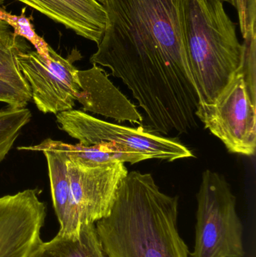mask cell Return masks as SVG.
<instances>
[{
  "instance_id": "6da1fadb",
  "label": "cell",
  "mask_w": 256,
  "mask_h": 257,
  "mask_svg": "<svg viewBox=\"0 0 256 257\" xmlns=\"http://www.w3.org/2000/svg\"><path fill=\"white\" fill-rule=\"evenodd\" d=\"M103 6L108 24L90 63L127 86L152 131L180 135L198 127L183 0H105Z\"/></svg>"
},
{
  "instance_id": "7a4b0ae2",
  "label": "cell",
  "mask_w": 256,
  "mask_h": 257,
  "mask_svg": "<svg viewBox=\"0 0 256 257\" xmlns=\"http://www.w3.org/2000/svg\"><path fill=\"white\" fill-rule=\"evenodd\" d=\"M179 196L161 191L151 174L128 172L109 214L96 222L108 257H189L178 229Z\"/></svg>"
},
{
  "instance_id": "3957f363",
  "label": "cell",
  "mask_w": 256,
  "mask_h": 257,
  "mask_svg": "<svg viewBox=\"0 0 256 257\" xmlns=\"http://www.w3.org/2000/svg\"><path fill=\"white\" fill-rule=\"evenodd\" d=\"M234 0H183L186 52L198 105H211L228 84L243 54L236 25L224 3Z\"/></svg>"
},
{
  "instance_id": "277c9868",
  "label": "cell",
  "mask_w": 256,
  "mask_h": 257,
  "mask_svg": "<svg viewBox=\"0 0 256 257\" xmlns=\"http://www.w3.org/2000/svg\"><path fill=\"white\" fill-rule=\"evenodd\" d=\"M241 61L211 105H198L197 118L230 153L254 156L256 149L255 25L243 37Z\"/></svg>"
},
{
  "instance_id": "5b68a950",
  "label": "cell",
  "mask_w": 256,
  "mask_h": 257,
  "mask_svg": "<svg viewBox=\"0 0 256 257\" xmlns=\"http://www.w3.org/2000/svg\"><path fill=\"white\" fill-rule=\"evenodd\" d=\"M196 199L195 243L189 257H244L243 225L225 178L204 171Z\"/></svg>"
},
{
  "instance_id": "8992f818",
  "label": "cell",
  "mask_w": 256,
  "mask_h": 257,
  "mask_svg": "<svg viewBox=\"0 0 256 257\" xmlns=\"http://www.w3.org/2000/svg\"><path fill=\"white\" fill-rule=\"evenodd\" d=\"M60 127L85 146L112 143L149 160L173 162L195 157L177 139L165 137L143 126L129 127L93 117L83 111L69 110L57 114Z\"/></svg>"
},
{
  "instance_id": "52a82bcc",
  "label": "cell",
  "mask_w": 256,
  "mask_h": 257,
  "mask_svg": "<svg viewBox=\"0 0 256 257\" xmlns=\"http://www.w3.org/2000/svg\"><path fill=\"white\" fill-rule=\"evenodd\" d=\"M79 54L73 52L70 58L66 59L50 46L48 59L33 51L17 55L20 72L30 85L32 99L44 114L73 109L80 88L78 69L73 62Z\"/></svg>"
},
{
  "instance_id": "ba28073f",
  "label": "cell",
  "mask_w": 256,
  "mask_h": 257,
  "mask_svg": "<svg viewBox=\"0 0 256 257\" xmlns=\"http://www.w3.org/2000/svg\"><path fill=\"white\" fill-rule=\"evenodd\" d=\"M73 238L84 225L96 223L109 214L117 190L128 174L125 163L87 167L68 157Z\"/></svg>"
},
{
  "instance_id": "9c48e42d",
  "label": "cell",
  "mask_w": 256,
  "mask_h": 257,
  "mask_svg": "<svg viewBox=\"0 0 256 257\" xmlns=\"http://www.w3.org/2000/svg\"><path fill=\"white\" fill-rule=\"evenodd\" d=\"M46 214L36 189L0 197V257H30L42 241Z\"/></svg>"
},
{
  "instance_id": "30bf717a",
  "label": "cell",
  "mask_w": 256,
  "mask_h": 257,
  "mask_svg": "<svg viewBox=\"0 0 256 257\" xmlns=\"http://www.w3.org/2000/svg\"><path fill=\"white\" fill-rule=\"evenodd\" d=\"M93 65L91 69L77 72L80 88L76 101L83 105L84 112L142 126L144 119L136 106L114 85L102 68Z\"/></svg>"
},
{
  "instance_id": "8fae6325",
  "label": "cell",
  "mask_w": 256,
  "mask_h": 257,
  "mask_svg": "<svg viewBox=\"0 0 256 257\" xmlns=\"http://www.w3.org/2000/svg\"><path fill=\"white\" fill-rule=\"evenodd\" d=\"M99 45L108 18L97 0H16Z\"/></svg>"
},
{
  "instance_id": "7c38bea8",
  "label": "cell",
  "mask_w": 256,
  "mask_h": 257,
  "mask_svg": "<svg viewBox=\"0 0 256 257\" xmlns=\"http://www.w3.org/2000/svg\"><path fill=\"white\" fill-rule=\"evenodd\" d=\"M18 149L40 152L45 150L61 151L66 154L71 161L87 167H97L116 162L134 165L149 160L148 157L143 154L131 152L123 147L112 143H100L85 146L80 143L71 145L61 141L47 139L39 145L19 147Z\"/></svg>"
},
{
  "instance_id": "4fadbf2b",
  "label": "cell",
  "mask_w": 256,
  "mask_h": 257,
  "mask_svg": "<svg viewBox=\"0 0 256 257\" xmlns=\"http://www.w3.org/2000/svg\"><path fill=\"white\" fill-rule=\"evenodd\" d=\"M48 162L51 196L60 224L58 235L73 238L68 157L61 151H42Z\"/></svg>"
},
{
  "instance_id": "5bb4252c",
  "label": "cell",
  "mask_w": 256,
  "mask_h": 257,
  "mask_svg": "<svg viewBox=\"0 0 256 257\" xmlns=\"http://www.w3.org/2000/svg\"><path fill=\"white\" fill-rule=\"evenodd\" d=\"M30 257H108L98 235L96 224L84 225L75 238L57 234L48 241H41Z\"/></svg>"
},
{
  "instance_id": "9a60e30c",
  "label": "cell",
  "mask_w": 256,
  "mask_h": 257,
  "mask_svg": "<svg viewBox=\"0 0 256 257\" xmlns=\"http://www.w3.org/2000/svg\"><path fill=\"white\" fill-rule=\"evenodd\" d=\"M27 51L29 46L24 39L15 36L12 27L0 20V78L31 96L30 85L20 72L16 60L18 54Z\"/></svg>"
},
{
  "instance_id": "2e32d148",
  "label": "cell",
  "mask_w": 256,
  "mask_h": 257,
  "mask_svg": "<svg viewBox=\"0 0 256 257\" xmlns=\"http://www.w3.org/2000/svg\"><path fill=\"white\" fill-rule=\"evenodd\" d=\"M32 113L27 108L8 106L0 110V163L13 147L23 127L31 120Z\"/></svg>"
},
{
  "instance_id": "e0dca14e",
  "label": "cell",
  "mask_w": 256,
  "mask_h": 257,
  "mask_svg": "<svg viewBox=\"0 0 256 257\" xmlns=\"http://www.w3.org/2000/svg\"><path fill=\"white\" fill-rule=\"evenodd\" d=\"M26 11L27 7H24L21 15H16L7 12L5 8L0 7V20L7 23L12 27L15 36L28 40L36 48L38 54L48 59L50 45L43 38L36 33L31 22L33 18L32 16L27 17Z\"/></svg>"
},
{
  "instance_id": "ac0fdd59",
  "label": "cell",
  "mask_w": 256,
  "mask_h": 257,
  "mask_svg": "<svg viewBox=\"0 0 256 257\" xmlns=\"http://www.w3.org/2000/svg\"><path fill=\"white\" fill-rule=\"evenodd\" d=\"M31 100V96L0 78V102L13 108H25Z\"/></svg>"
},
{
  "instance_id": "d6986e66",
  "label": "cell",
  "mask_w": 256,
  "mask_h": 257,
  "mask_svg": "<svg viewBox=\"0 0 256 257\" xmlns=\"http://www.w3.org/2000/svg\"><path fill=\"white\" fill-rule=\"evenodd\" d=\"M234 3L238 12L241 33L244 37L248 27V0H234Z\"/></svg>"
},
{
  "instance_id": "ffe728a7",
  "label": "cell",
  "mask_w": 256,
  "mask_h": 257,
  "mask_svg": "<svg viewBox=\"0 0 256 257\" xmlns=\"http://www.w3.org/2000/svg\"><path fill=\"white\" fill-rule=\"evenodd\" d=\"M5 0H0V7H2V6H3V3H4Z\"/></svg>"
},
{
  "instance_id": "44dd1931",
  "label": "cell",
  "mask_w": 256,
  "mask_h": 257,
  "mask_svg": "<svg viewBox=\"0 0 256 257\" xmlns=\"http://www.w3.org/2000/svg\"><path fill=\"white\" fill-rule=\"evenodd\" d=\"M98 2H99V3H101V4H103L104 2H105V0H97Z\"/></svg>"
}]
</instances>
